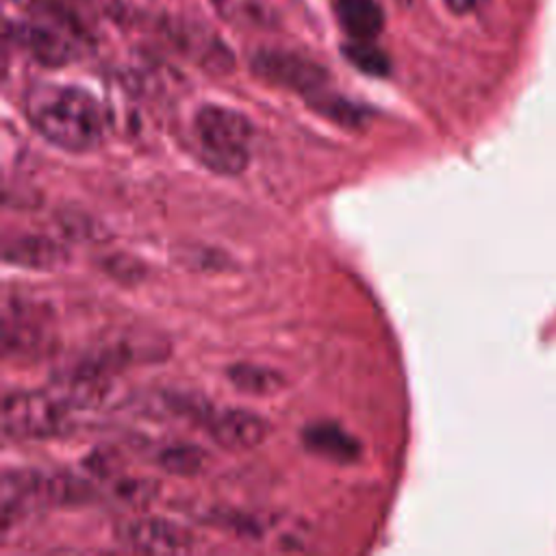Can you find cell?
<instances>
[{
	"instance_id": "d6986e66",
	"label": "cell",
	"mask_w": 556,
	"mask_h": 556,
	"mask_svg": "<svg viewBox=\"0 0 556 556\" xmlns=\"http://www.w3.org/2000/svg\"><path fill=\"white\" fill-rule=\"evenodd\" d=\"M67 4H70L76 13H78V9H85V11L102 13V15H109V17H115V15H119V11H122L119 0H67Z\"/></svg>"
},
{
	"instance_id": "7c38bea8",
	"label": "cell",
	"mask_w": 556,
	"mask_h": 556,
	"mask_svg": "<svg viewBox=\"0 0 556 556\" xmlns=\"http://www.w3.org/2000/svg\"><path fill=\"white\" fill-rule=\"evenodd\" d=\"M228 380L230 384L248 395H269L276 393L285 378L265 365H254V363H237L228 369Z\"/></svg>"
},
{
	"instance_id": "277c9868",
	"label": "cell",
	"mask_w": 556,
	"mask_h": 556,
	"mask_svg": "<svg viewBox=\"0 0 556 556\" xmlns=\"http://www.w3.org/2000/svg\"><path fill=\"white\" fill-rule=\"evenodd\" d=\"M7 37L33 61L46 67H61L78 59L83 28L56 17L46 22L17 20L7 24Z\"/></svg>"
},
{
	"instance_id": "ffe728a7",
	"label": "cell",
	"mask_w": 556,
	"mask_h": 556,
	"mask_svg": "<svg viewBox=\"0 0 556 556\" xmlns=\"http://www.w3.org/2000/svg\"><path fill=\"white\" fill-rule=\"evenodd\" d=\"M445 7L456 13V15H467V13H473L478 11L486 0H443Z\"/></svg>"
},
{
	"instance_id": "7a4b0ae2",
	"label": "cell",
	"mask_w": 556,
	"mask_h": 556,
	"mask_svg": "<svg viewBox=\"0 0 556 556\" xmlns=\"http://www.w3.org/2000/svg\"><path fill=\"white\" fill-rule=\"evenodd\" d=\"M195 132L202 159L213 172L235 176L248 167L254 126L243 113L217 104L202 106L195 115Z\"/></svg>"
},
{
	"instance_id": "ac0fdd59",
	"label": "cell",
	"mask_w": 556,
	"mask_h": 556,
	"mask_svg": "<svg viewBox=\"0 0 556 556\" xmlns=\"http://www.w3.org/2000/svg\"><path fill=\"white\" fill-rule=\"evenodd\" d=\"M106 271L119 280H139L141 278V267L135 258L128 256H109L106 258Z\"/></svg>"
},
{
	"instance_id": "3957f363",
	"label": "cell",
	"mask_w": 556,
	"mask_h": 556,
	"mask_svg": "<svg viewBox=\"0 0 556 556\" xmlns=\"http://www.w3.org/2000/svg\"><path fill=\"white\" fill-rule=\"evenodd\" d=\"M72 406L56 391H11L0 421L7 439H48L70 428Z\"/></svg>"
},
{
	"instance_id": "8fae6325",
	"label": "cell",
	"mask_w": 556,
	"mask_h": 556,
	"mask_svg": "<svg viewBox=\"0 0 556 556\" xmlns=\"http://www.w3.org/2000/svg\"><path fill=\"white\" fill-rule=\"evenodd\" d=\"M334 15L352 39L371 41L384 28V13L376 0H334Z\"/></svg>"
},
{
	"instance_id": "52a82bcc",
	"label": "cell",
	"mask_w": 556,
	"mask_h": 556,
	"mask_svg": "<svg viewBox=\"0 0 556 556\" xmlns=\"http://www.w3.org/2000/svg\"><path fill=\"white\" fill-rule=\"evenodd\" d=\"M202 426L208 430L211 439L230 452H245L261 445L269 434V424L263 415L245 408L208 410Z\"/></svg>"
},
{
	"instance_id": "6da1fadb",
	"label": "cell",
	"mask_w": 556,
	"mask_h": 556,
	"mask_svg": "<svg viewBox=\"0 0 556 556\" xmlns=\"http://www.w3.org/2000/svg\"><path fill=\"white\" fill-rule=\"evenodd\" d=\"M24 113L46 141L67 152H89L104 135L100 102L74 85H33L24 98Z\"/></svg>"
},
{
	"instance_id": "2e32d148",
	"label": "cell",
	"mask_w": 556,
	"mask_h": 556,
	"mask_svg": "<svg viewBox=\"0 0 556 556\" xmlns=\"http://www.w3.org/2000/svg\"><path fill=\"white\" fill-rule=\"evenodd\" d=\"M315 106L326 113L328 117H332L334 122H341L345 126H356L365 119V113L354 106L352 102H345V100H339V98H330V96H315Z\"/></svg>"
},
{
	"instance_id": "e0dca14e",
	"label": "cell",
	"mask_w": 556,
	"mask_h": 556,
	"mask_svg": "<svg viewBox=\"0 0 556 556\" xmlns=\"http://www.w3.org/2000/svg\"><path fill=\"white\" fill-rule=\"evenodd\" d=\"M15 4H20L22 9H28V11H35L39 15H46V17H56V20H65L78 28L80 22H78V13L67 4V0H13Z\"/></svg>"
},
{
	"instance_id": "5bb4252c",
	"label": "cell",
	"mask_w": 556,
	"mask_h": 556,
	"mask_svg": "<svg viewBox=\"0 0 556 556\" xmlns=\"http://www.w3.org/2000/svg\"><path fill=\"white\" fill-rule=\"evenodd\" d=\"M343 54L356 70H361L363 74H369V76H387L391 70V63H389V56L384 54V50H380L371 41L352 39L350 43L343 46Z\"/></svg>"
},
{
	"instance_id": "44dd1931",
	"label": "cell",
	"mask_w": 556,
	"mask_h": 556,
	"mask_svg": "<svg viewBox=\"0 0 556 556\" xmlns=\"http://www.w3.org/2000/svg\"><path fill=\"white\" fill-rule=\"evenodd\" d=\"M404 2H408V0H404Z\"/></svg>"
},
{
	"instance_id": "8992f818",
	"label": "cell",
	"mask_w": 556,
	"mask_h": 556,
	"mask_svg": "<svg viewBox=\"0 0 556 556\" xmlns=\"http://www.w3.org/2000/svg\"><path fill=\"white\" fill-rule=\"evenodd\" d=\"M119 545L141 554H182L195 547V536L185 526L163 517H132L115 528Z\"/></svg>"
},
{
	"instance_id": "9c48e42d",
	"label": "cell",
	"mask_w": 556,
	"mask_h": 556,
	"mask_svg": "<svg viewBox=\"0 0 556 556\" xmlns=\"http://www.w3.org/2000/svg\"><path fill=\"white\" fill-rule=\"evenodd\" d=\"M172 37L187 54H191L206 70L228 72L232 67L230 50L211 30L206 33L198 24H176L172 28Z\"/></svg>"
},
{
	"instance_id": "9a60e30c",
	"label": "cell",
	"mask_w": 556,
	"mask_h": 556,
	"mask_svg": "<svg viewBox=\"0 0 556 556\" xmlns=\"http://www.w3.org/2000/svg\"><path fill=\"white\" fill-rule=\"evenodd\" d=\"M222 17L235 24H265L267 7L263 0H211Z\"/></svg>"
},
{
	"instance_id": "ba28073f",
	"label": "cell",
	"mask_w": 556,
	"mask_h": 556,
	"mask_svg": "<svg viewBox=\"0 0 556 556\" xmlns=\"http://www.w3.org/2000/svg\"><path fill=\"white\" fill-rule=\"evenodd\" d=\"M67 250L46 235H17L4 241L2 258L26 269H54L67 263Z\"/></svg>"
},
{
	"instance_id": "30bf717a",
	"label": "cell",
	"mask_w": 556,
	"mask_h": 556,
	"mask_svg": "<svg viewBox=\"0 0 556 556\" xmlns=\"http://www.w3.org/2000/svg\"><path fill=\"white\" fill-rule=\"evenodd\" d=\"M302 439L313 454L332 463L345 465V463H354L361 456L358 441L332 421H319V424L306 426L302 432Z\"/></svg>"
},
{
	"instance_id": "4fadbf2b",
	"label": "cell",
	"mask_w": 556,
	"mask_h": 556,
	"mask_svg": "<svg viewBox=\"0 0 556 556\" xmlns=\"http://www.w3.org/2000/svg\"><path fill=\"white\" fill-rule=\"evenodd\" d=\"M159 465L169 471V473H178V476H193L198 471L204 469L206 465V454L202 447L198 445H189V443H178V445H169L159 454Z\"/></svg>"
},
{
	"instance_id": "5b68a950",
	"label": "cell",
	"mask_w": 556,
	"mask_h": 556,
	"mask_svg": "<svg viewBox=\"0 0 556 556\" xmlns=\"http://www.w3.org/2000/svg\"><path fill=\"white\" fill-rule=\"evenodd\" d=\"M252 72L271 85L311 98L319 96L328 80V74L321 65L287 50H258L252 56Z\"/></svg>"
}]
</instances>
